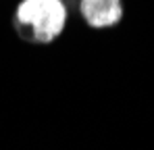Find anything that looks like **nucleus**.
<instances>
[{
	"mask_svg": "<svg viewBox=\"0 0 154 150\" xmlns=\"http://www.w3.org/2000/svg\"><path fill=\"white\" fill-rule=\"evenodd\" d=\"M79 13L85 23L104 29L112 27L123 19V2L121 0H79Z\"/></svg>",
	"mask_w": 154,
	"mask_h": 150,
	"instance_id": "2",
	"label": "nucleus"
},
{
	"mask_svg": "<svg viewBox=\"0 0 154 150\" xmlns=\"http://www.w3.org/2000/svg\"><path fill=\"white\" fill-rule=\"evenodd\" d=\"M15 25L27 42L50 44L67 25V6L63 0H21Z\"/></svg>",
	"mask_w": 154,
	"mask_h": 150,
	"instance_id": "1",
	"label": "nucleus"
}]
</instances>
